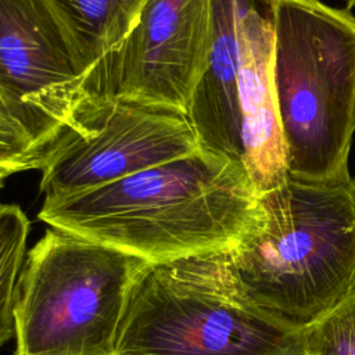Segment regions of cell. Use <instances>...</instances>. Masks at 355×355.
I'll return each instance as SVG.
<instances>
[{"label":"cell","mask_w":355,"mask_h":355,"mask_svg":"<svg viewBox=\"0 0 355 355\" xmlns=\"http://www.w3.org/2000/svg\"><path fill=\"white\" fill-rule=\"evenodd\" d=\"M259 214L244 164L201 147L116 182L44 200L37 218L161 265L234 247Z\"/></svg>","instance_id":"cell-1"},{"label":"cell","mask_w":355,"mask_h":355,"mask_svg":"<svg viewBox=\"0 0 355 355\" xmlns=\"http://www.w3.org/2000/svg\"><path fill=\"white\" fill-rule=\"evenodd\" d=\"M259 208L215 258L251 302L304 329L355 291V179L288 176L259 194Z\"/></svg>","instance_id":"cell-2"},{"label":"cell","mask_w":355,"mask_h":355,"mask_svg":"<svg viewBox=\"0 0 355 355\" xmlns=\"http://www.w3.org/2000/svg\"><path fill=\"white\" fill-rule=\"evenodd\" d=\"M272 78L288 175L349 173L355 133V15L322 0H270Z\"/></svg>","instance_id":"cell-3"},{"label":"cell","mask_w":355,"mask_h":355,"mask_svg":"<svg viewBox=\"0 0 355 355\" xmlns=\"http://www.w3.org/2000/svg\"><path fill=\"white\" fill-rule=\"evenodd\" d=\"M302 330L244 297L211 252L143 269L115 355H305Z\"/></svg>","instance_id":"cell-4"},{"label":"cell","mask_w":355,"mask_h":355,"mask_svg":"<svg viewBox=\"0 0 355 355\" xmlns=\"http://www.w3.org/2000/svg\"><path fill=\"white\" fill-rule=\"evenodd\" d=\"M147 261L50 227L28 251L15 295V355H115Z\"/></svg>","instance_id":"cell-5"},{"label":"cell","mask_w":355,"mask_h":355,"mask_svg":"<svg viewBox=\"0 0 355 355\" xmlns=\"http://www.w3.org/2000/svg\"><path fill=\"white\" fill-rule=\"evenodd\" d=\"M201 148L187 112L96 96L47 150L40 191L54 200L92 190Z\"/></svg>","instance_id":"cell-6"},{"label":"cell","mask_w":355,"mask_h":355,"mask_svg":"<svg viewBox=\"0 0 355 355\" xmlns=\"http://www.w3.org/2000/svg\"><path fill=\"white\" fill-rule=\"evenodd\" d=\"M96 97L90 73L47 0H0V100L43 151Z\"/></svg>","instance_id":"cell-7"},{"label":"cell","mask_w":355,"mask_h":355,"mask_svg":"<svg viewBox=\"0 0 355 355\" xmlns=\"http://www.w3.org/2000/svg\"><path fill=\"white\" fill-rule=\"evenodd\" d=\"M209 0H147L116 51L108 96L187 112L209 39Z\"/></svg>","instance_id":"cell-8"},{"label":"cell","mask_w":355,"mask_h":355,"mask_svg":"<svg viewBox=\"0 0 355 355\" xmlns=\"http://www.w3.org/2000/svg\"><path fill=\"white\" fill-rule=\"evenodd\" d=\"M272 1L252 0L240 21L239 105L243 164L258 191L283 184L288 175L273 78Z\"/></svg>","instance_id":"cell-9"},{"label":"cell","mask_w":355,"mask_h":355,"mask_svg":"<svg viewBox=\"0 0 355 355\" xmlns=\"http://www.w3.org/2000/svg\"><path fill=\"white\" fill-rule=\"evenodd\" d=\"M252 0H209L205 65L187 115L202 148L243 162L239 105L240 21Z\"/></svg>","instance_id":"cell-10"},{"label":"cell","mask_w":355,"mask_h":355,"mask_svg":"<svg viewBox=\"0 0 355 355\" xmlns=\"http://www.w3.org/2000/svg\"><path fill=\"white\" fill-rule=\"evenodd\" d=\"M71 35L96 96H108L112 60L147 0H47Z\"/></svg>","instance_id":"cell-11"},{"label":"cell","mask_w":355,"mask_h":355,"mask_svg":"<svg viewBox=\"0 0 355 355\" xmlns=\"http://www.w3.org/2000/svg\"><path fill=\"white\" fill-rule=\"evenodd\" d=\"M29 219L15 204H0V347L15 334V295L26 255Z\"/></svg>","instance_id":"cell-12"},{"label":"cell","mask_w":355,"mask_h":355,"mask_svg":"<svg viewBox=\"0 0 355 355\" xmlns=\"http://www.w3.org/2000/svg\"><path fill=\"white\" fill-rule=\"evenodd\" d=\"M305 355H355V291L302 330Z\"/></svg>","instance_id":"cell-13"},{"label":"cell","mask_w":355,"mask_h":355,"mask_svg":"<svg viewBox=\"0 0 355 355\" xmlns=\"http://www.w3.org/2000/svg\"><path fill=\"white\" fill-rule=\"evenodd\" d=\"M46 154L40 151L0 100V169L12 173L42 169Z\"/></svg>","instance_id":"cell-14"},{"label":"cell","mask_w":355,"mask_h":355,"mask_svg":"<svg viewBox=\"0 0 355 355\" xmlns=\"http://www.w3.org/2000/svg\"><path fill=\"white\" fill-rule=\"evenodd\" d=\"M10 175H11L10 172L0 169V189H1V187H3V184H4V179H6L7 176H10Z\"/></svg>","instance_id":"cell-15"},{"label":"cell","mask_w":355,"mask_h":355,"mask_svg":"<svg viewBox=\"0 0 355 355\" xmlns=\"http://www.w3.org/2000/svg\"><path fill=\"white\" fill-rule=\"evenodd\" d=\"M345 4H347V8L351 10L352 7H355V0H344Z\"/></svg>","instance_id":"cell-16"}]
</instances>
